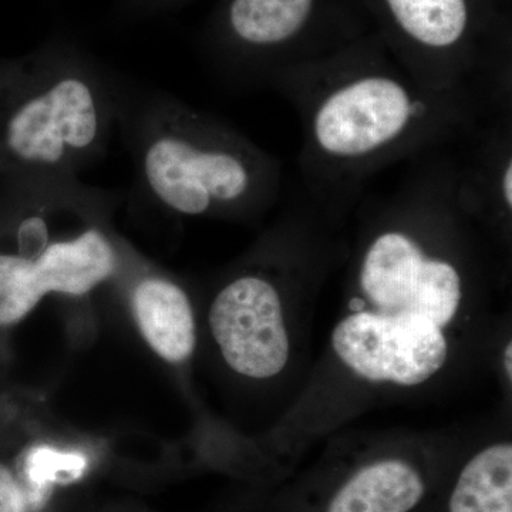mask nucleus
I'll list each match as a JSON object with an SVG mask.
<instances>
[{"mask_svg":"<svg viewBox=\"0 0 512 512\" xmlns=\"http://www.w3.org/2000/svg\"><path fill=\"white\" fill-rule=\"evenodd\" d=\"M394 25L419 52L412 76L441 92H471L497 103L464 55L471 12L468 0H384Z\"/></svg>","mask_w":512,"mask_h":512,"instance_id":"7","label":"nucleus"},{"mask_svg":"<svg viewBox=\"0 0 512 512\" xmlns=\"http://www.w3.org/2000/svg\"><path fill=\"white\" fill-rule=\"evenodd\" d=\"M268 86L298 111L305 194L332 207L389 165L473 137L498 113L478 94L430 89L382 60L302 62Z\"/></svg>","mask_w":512,"mask_h":512,"instance_id":"1","label":"nucleus"},{"mask_svg":"<svg viewBox=\"0 0 512 512\" xmlns=\"http://www.w3.org/2000/svg\"><path fill=\"white\" fill-rule=\"evenodd\" d=\"M84 467L86 460L80 454L59 453L47 447L36 448L26 460V474L35 487L56 483L63 478H79Z\"/></svg>","mask_w":512,"mask_h":512,"instance_id":"13","label":"nucleus"},{"mask_svg":"<svg viewBox=\"0 0 512 512\" xmlns=\"http://www.w3.org/2000/svg\"><path fill=\"white\" fill-rule=\"evenodd\" d=\"M120 77L60 30L0 59V177H80L104 160L117 136Z\"/></svg>","mask_w":512,"mask_h":512,"instance_id":"3","label":"nucleus"},{"mask_svg":"<svg viewBox=\"0 0 512 512\" xmlns=\"http://www.w3.org/2000/svg\"><path fill=\"white\" fill-rule=\"evenodd\" d=\"M316 0H228L217 30L215 63L222 79L266 86L272 57L311 22Z\"/></svg>","mask_w":512,"mask_h":512,"instance_id":"8","label":"nucleus"},{"mask_svg":"<svg viewBox=\"0 0 512 512\" xmlns=\"http://www.w3.org/2000/svg\"><path fill=\"white\" fill-rule=\"evenodd\" d=\"M187 2L188 0H114V13L117 19L136 22L164 16Z\"/></svg>","mask_w":512,"mask_h":512,"instance_id":"14","label":"nucleus"},{"mask_svg":"<svg viewBox=\"0 0 512 512\" xmlns=\"http://www.w3.org/2000/svg\"><path fill=\"white\" fill-rule=\"evenodd\" d=\"M28 500L18 478L0 463V512H26Z\"/></svg>","mask_w":512,"mask_h":512,"instance_id":"15","label":"nucleus"},{"mask_svg":"<svg viewBox=\"0 0 512 512\" xmlns=\"http://www.w3.org/2000/svg\"><path fill=\"white\" fill-rule=\"evenodd\" d=\"M117 134L138 192L173 214L245 215L281 194L278 158L220 117L124 73Z\"/></svg>","mask_w":512,"mask_h":512,"instance_id":"2","label":"nucleus"},{"mask_svg":"<svg viewBox=\"0 0 512 512\" xmlns=\"http://www.w3.org/2000/svg\"><path fill=\"white\" fill-rule=\"evenodd\" d=\"M426 493L423 478L403 460L357 471L330 501L328 512H410Z\"/></svg>","mask_w":512,"mask_h":512,"instance_id":"10","label":"nucleus"},{"mask_svg":"<svg viewBox=\"0 0 512 512\" xmlns=\"http://www.w3.org/2000/svg\"><path fill=\"white\" fill-rule=\"evenodd\" d=\"M332 345L356 375L402 386L436 375L448 353L440 326L412 313L357 311L333 330Z\"/></svg>","mask_w":512,"mask_h":512,"instance_id":"5","label":"nucleus"},{"mask_svg":"<svg viewBox=\"0 0 512 512\" xmlns=\"http://www.w3.org/2000/svg\"><path fill=\"white\" fill-rule=\"evenodd\" d=\"M359 286L375 311L412 313L440 328L456 316L463 298V278L456 264L429 254L403 227L383 229L367 245Z\"/></svg>","mask_w":512,"mask_h":512,"instance_id":"4","label":"nucleus"},{"mask_svg":"<svg viewBox=\"0 0 512 512\" xmlns=\"http://www.w3.org/2000/svg\"><path fill=\"white\" fill-rule=\"evenodd\" d=\"M512 345L508 343L507 349H505L504 353V366L505 372H507L508 377L511 379L512 375Z\"/></svg>","mask_w":512,"mask_h":512,"instance_id":"16","label":"nucleus"},{"mask_svg":"<svg viewBox=\"0 0 512 512\" xmlns=\"http://www.w3.org/2000/svg\"><path fill=\"white\" fill-rule=\"evenodd\" d=\"M210 326L222 356L239 375L268 379L288 363L281 295L264 275L252 272L228 282L212 302Z\"/></svg>","mask_w":512,"mask_h":512,"instance_id":"6","label":"nucleus"},{"mask_svg":"<svg viewBox=\"0 0 512 512\" xmlns=\"http://www.w3.org/2000/svg\"><path fill=\"white\" fill-rule=\"evenodd\" d=\"M35 266L10 252H0V326L15 325L45 298Z\"/></svg>","mask_w":512,"mask_h":512,"instance_id":"12","label":"nucleus"},{"mask_svg":"<svg viewBox=\"0 0 512 512\" xmlns=\"http://www.w3.org/2000/svg\"><path fill=\"white\" fill-rule=\"evenodd\" d=\"M133 309L148 345L170 363L191 356L195 323L190 299L180 285L161 275H146L133 288Z\"/></svg>","mask_w":512,"mask_h":512,"instance_id":"9","label":"nucleus"},{"mask_svg":"<svg viewBox=\"0 0 512 512\" xmlns=\"http://www.w3.org/2000/svg\"><path fill=\"white\" fill-rule=\"evenodd\" d=\"M448 508L450 512H512L511 444H495L468 461Z\"/></svg>","mask_w":512,"mask_h":512,"instance_id":"11","label":"nucleus"}]
</instances>
